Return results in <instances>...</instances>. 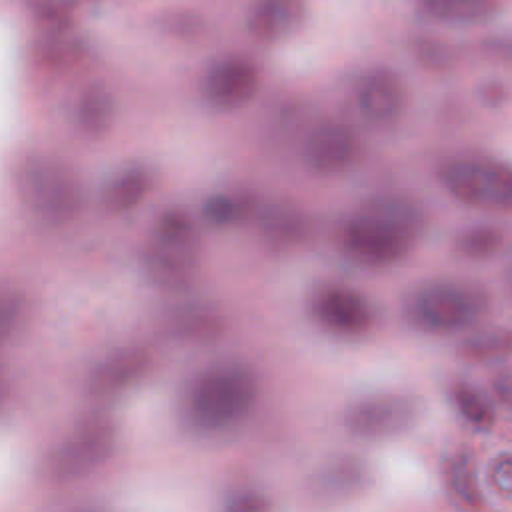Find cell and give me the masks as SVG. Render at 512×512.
Listing matches in <instances>:
<instances>
[{"label":"cell","mask_w":512,"mask_h":512,"mask_svg":"<svg viewBox=\"0 0 512 512\" xmlns=\"http://www.w3.org/2000/svg\"><path fill=\"white\" fill-rule=\"evenodd\" d=\"M428 230L424 204L404 192H380L348 210L334 232L338 254L366 270L406 260Z\"/></svg>","instance_id":"obj_1"},{"label":"cell","mask_w":512,"mask_h":512,"mask_svg":"<svg viewBox=\"0 0 512 512\" xmlns=\"http://www.w3.org/2000/svg\"><path fill=\"white\" fill-rule=\"evenodd\" d=\"M256 402V372L240 360H218L190 378L182 392L180 416L188 430L216 436L246 422Z\"/></svg>","instance_id":"obj_2"},{"label":"cell","mask_w":512,"mask_h":512,"mask_svg":"<svg viewBox=\"0 0 512 512\" xmlns=\"http://www.w3.org/2000/svg\"><path fill=\"white\" fill-rule=\"evenodd\" d=\"M20 204L46 228H64L84 208V188L70 164L48 152H30L14 166Z\"/></svg>","instance_id":"obj_3"},{"label":"cell","mask_w":512,"mask_h":512,"mask_svg":"<svg viewBox=\"0 0 512 512\" xmlns=\"http://www.w3.org/2000/svg\"><path fill=\"white\" fill-rule=\"evenodd\" d=\"M200 230L194 216L180 208H164L140 250V268L146 280L164 292L188 290L200 268Z\"/></svg>","instance_id":"obj_4"},{"label":"cell","mask_w":512,"mask_h":512,"mask_svg":"<svg viewBox=\"0 0 512 512\" xmlns=\"http://www.w3.org/2000/svg\"><path fill=\"white\" fill-rule=\"evenodd\" d=\"M490 308L492 296L482 284L464 278H434L406 294L402 314L414 330L444 336L472 328Z\"/></svg>","instance_id":"obj_5"},{"label":"cell","mask_w":512,"mask_h":512,"mask_svg":"<svg viewBox=\"0 0 512 512\" xmlns=\"http://www.w3.org/2000/svg\"><path fill=\"white\" fill-rule=\"evenodd\" d=\"M436 180L456 202L484 212H512V164L478 152L452 154L436 166Z\"/></svg>","instance_id":"obj_6"},{"label":"cell","mask_w":512,"mask_h":512,"mask_svg":"<svg viewBox=\"0 0 512 512\" xmlns=\"http://www.w3.org/2000/svg\"><path fill=\"white\" fill-rule=\"evenodd\" d=\"M116 424L106 414H88L68 432V436L48 456V476L70 482L92 474L114 452Z\"/></svg>","instance_id":"obj_7"},{"label":"cell","mask_w":512,"mask_h":512,"mask_svg":"<svg viewBox=\"0 0 512 512\" xmlns=\"http://www.w3.org/2000/svg\"><path fill=\"white\" fill-rule=\"evenodd\" d=\"M364 144L358 128L344 118L328 116L312 122L300 138L302 166L318 178L350 172L362 158Z\"/></svg>","instance_id":"obj_8"},{"label":"cell","mask_w":512,"mask_h":512,"mask_svg":"<svg viewBox=\"0 0 512 512\" xmlns=\"http://www.w3.org/2000/svg\"><path fill=\"white\" fill-rule=\"evenodd\" d=\"M306 310L318 328L340 338H358L374 326L370 300L344 282L326 280L316 284L308 294Z\"/></svg>","instance_id":"obj_9"},{"label":"cell","mask_w":512,"mask_h":512,"mask_svg":"<svg viewBox=\"0 0 512 512\" xmlns=\"http://www.w3.org/2000/svg\"><path fill=\"white\" fill-rule=\"evenodd\" d=\"M352 102L370 128L392 130L406 116L408 86L392 66L372 64L354 78Z\"/></svg>","instance_id":"obj_10"},{"label":"cell","mask_w":512,"mask_h":512,"mask_svg":"<svg viewBox=\"0 0 512 512\" xmlns=\"http://www.w3.org/2000/svg\"><path fill=\"white\" fill-rule=\"evenodd\" d=\"M262 84L260 66L242 52L214 58L200 78V98L214 112H236L246 108Z\"/></svg>","instance_id":"obj_11"},{"label":"cell","mask_w":512,"mask_h":512,"mask_svg":"<svg viewBox=\"0 0 512 512\" xmlns=\"http://www.w3.org/2000/svg\"><path fill=\"white\" fill-rule=\"evenodd\" d=\"M418 418V404L404 394H376L348 408L346 428L366 440H384L404 434Z\"/></svg>","instance_id":"obj_12"},{"label":"cell","mask_w":512,"mask_h":512,"mask_svg":"<svg viewBox=\"0 0 512 512\" xmlns=\"http://www.w3.org/2000/svg\"><path fill=\"white\" fill-rule=\"evenodd\" d=\"M252 222L260 244L276 254L294 252L312 236V220L308 212L290 200L260 204Z\"/></svg>","instance_id":"obj_13"},{"label":"cell","mask_w":512,"mask_h":512,"mask_svg":"<svg viewBox=\"0 0 512 512\" xmlns=\"http://www.w3.org/2000/svg\"><path fill=\"white\" fill-rule=\"evenodd\" d=\"M148 370V350L140 346H124L96 362L86 378V390L96 400H112L134 388Z\"/></svg>","instance_id":"obj_14"},{"label":"cell","mask_w":512,"mask_h":512,"mask_svg":"<svg viewBox=\"0 0 512 512\" xmlns=\"http://www.w3.org/2000/svg\"><path fill=\"white\" fill-rule=\"evenodd\" d=\"M304 18L306 0H252L246 28L254 40L276 44L296 34Z\"/></svg>","instance_id":"obj_15"},{"label":"cell","mask_w":512,"mask_h":512,"mask_svg":"<svg viewBox=\"0 0 512 512\" xmlns=\"http://www.w3.org/2000/svg\"><path fill=\"white\" fill-rule=\"evenodd\" d=\"M156 182L154 170L138 160L116 168L100 190V204L112 216H122L136 210L152 192Z\"/></svg>","instance_id":"obj_16"},{"label":"cell","mask_w":512,"mask_h":512,"mask_svg":"<svg viewBox=\"0 0 512 512\" xmlns=\"http://www.w3.org/2000/svg\"><path fill=\"white\" fill-rule=\"evenodd\" d=\"M116 120V100L102 84L86 86L72 106V124L88 140H102L110 134Z\"/></svg>","instance_id":"obj_17"},{"label":"cell","mask_w":512,"mask_h":512,"mask_svg":"<svg viewBox=\"0 0 512 512\" xmlns=\"http://www.w3.org/2000/svg\"><path fill=\"white\" fill-rule=\"evenodd\" d=\"M412 6L426 22L474 26L492 20L502 8V0H412Z\"/></svg>","instance_id":"obj_18"},{"label":"cell","mask_w":512,"mask_h":512,"mask_svg":"<svg viewBox=\"0 0 512 512\" xmlns=\"http://www.w3.org/2000/svg\"><path fill=\"white\" fill-rule=\"evenodd\" d=\"M166 328L178 340L210 342L220 336L224 320L220 312L206 302H184L168 312Z\"/></svg>","instance_id":"obj_19"},{"label":"cell","mask_w":512,"mask_h":512,"mask_svg":"<svg viewBox=\"0 0 512 512\" xmlns=\"http://www.w3.org/2000/svg\"><path fill=\"white\" fill-rule=\"evenodd\" d=\"M258 206V198L248 190H220L202 202L200 214L208 226L226 230L254 220Z\"/></svg>","instance_id":"obj_20"},{"label":"cell","mask_w":512,"mask_h":512,"mask_svg":"<svg viewBox=\"0 0 512 512\" xmlns=\"http://www.w3.org/2000/svg\"><path fill=\"white\" fill-rule=\"evenodd\" d=\"M506 232L494 224H472L456 232L452 250L456 256L472 262H482L498 256L506 246Z\"/></svg>","instance_id":"obj_21"},{"label":"cell","mask_w":512,"mask_h":512,"mask_svg":"<svg viewBox=\"0 0 512 512\" xmlns=\"http://www.w3.org/2000/svg\"><path fill=\"white\" fill-rule=\"evenodd\" d=\"M444 482L452 498L464 508H478L480 506V486L476 480L474 462L468 454L460 452L446 460L444 464Z\"/></svg>","instance_id":"obj_22"},{"label":"cell","mask_w":512,"mask_h":512,"mask_svg":"<svg viewBox=\"0 0 512 512\" xmlns=\"http://www.w3.org/2000/svg\"><path fill=\"white\" fill-rule=\"evenodd\" d=\"M364 480L366 476H364L362 462L340 460L326 466L324 472L318 476L316 484L320 492L326 496H348V494H354Z\"/></svg>","instance_id":"obj_23"},{"label":"cell","mask_w":512,"mask_h":512,"mask_svg":"<svg viewBox=\"0 0 512 512\" xmlns=\"http://www.w3.org/2000/svg\"><path fill=\"white\" fill-rule=\"evenodd\" d=\"M450 400L458 414L476 428H488L494 422V410L490 402L470 384L456 382L450 388Z\"/></svg>","instance_id":"obj_24"},{"label":"cell","mask_w":512,"mask_h":512,"mask_svg":"<svg viewBox=\"0 0 512 512\" xmlns=\"http://www.w3.org/2000/svg\"><path fill=\"white\" fill-rule=\"evenodd\" d=\"M410 52L422 68L432 72H446L456 64V48L438 36H414L410 42Z\"/></svg>","instance_id":"obj_25"},{"label":"cell","mask_w":512,"mask_h":512,"mask_svg":"<svg viewBox=\"0 0 512 512\" xmlns=\"http://www.w3.org/2000/svg\"><path fill=\"white\" fill-rule=\"evenodd\" d=\"M28 312V300L20 290H0V348H4L20 330Z\"/></svg>","instance_id":"obj_26"},{"label":"cell","mask_w":512,"mask_h":512,"mask_svg":"<svg viewBox=\"0 0 512 512\" xmlns=\"http://www.w3.org/2000/svg\"><path fill=\"white\" fill-rule=\"evenodd\" d=\"M462 350L468 358H476V360L504 356L512 352V332L492 330V332L476 334L474 338H468L464 342Z\"/></svg>","instance_id":"obj_27"},{"label":"cell","mask_w":512,"mask_h":512,"mask_svg":"<svg viewBox=\"0 0 512 512\" xmlns=\"http://www.w3.org/2000/svg\"><path fill=\"white\" fill-rule=\"evenodd\" d=\"M160 28L176 40H196L204 32V22L194 12L172 10L160 18Z\"/></svg>","instance_id":"obj_28"},{"label":"cell","mask_w":512,"mask_h":512,"mask_svg":"<svg viewBox=\"0 0 512 512\" xmlns=\"http://www.w3.org/2000/svg\"><path fill=\"white\" fill-rule=\"evenodd\" d=\"M28 8L40 22L58 28L68 26L74 14L72 0H30Z\"/></svg>","instance_id":"obj_29"},{"label":"cell","mask_w":512,"mask_h":512,"mask_svg":"<svg viewBox=\"0 0 512 512\" xmlns=\"http://www.w3.org/2000/svg\"><path fill=\"white\" fill-rule=\"evenodd\" d=\"M488 480L502 496H512V454H498L488 466Z\"/></svg>","instance_id":"obj_30"},{"label":"cell","mask_w":512,"mask_h":512,"mask_svg":"<svg viewBox=\"0 0 512 512\" xmlns=\"http://www.w3.org/2000/svg\"><path fill=\"white\" fill-rule=\"evenodd\" d=\"M480 52L490 60L512 64V34H494L482 38Z\"/></svg>","instance_id":"obj_31"},{"label":"cell","mask_w":512,"mask_h":512,"mask_svg":"<svg viewBox=\"0 0 512 512\" xmlns=\"http://www.w3.org/2000/svg\"><path fill=\"white\" fill-rule=\"evenodd\" d=\"M492 388H494L496 396H498L504 404L512 406V366H508V368H504L502 372L496 374Z\"/></svg>","instance_id":"obj_32"},{"label":"cell","mask_w":512,"mask_h":512,"mask_svg":"<svg viewBox=\"0 0 512 512\" xmlns=\"http://www.w3.org/2000/svg\"><path fill=\"white\" fill-rule=\"evenodd\" d=\"M264 504L252 496V494H244L240 498H236L234 502H230L228 506V512H262Z\"/></svg>","instance_id":"obj_33"},{"label":"cell","mask_w":512,"mask_h":512,"mask_svg":"<svg viewBox=\"0 0 512 512\" xmlns=\"http://www.w3.org/2000/svg\"><path fill=\"white\" fill-rule=\"evenodd\" d=\"M484 100L488 104H498L504 100V86L502 84H488L484 88Z\"/></svg>","instance_id":"obj_34"},{"label":"cell","mask_w":512,"mask_h":512,"mask_svg":"<svg viewBox=\"0 0 512 512\" xmlns=\"http://www.w3.org/2000/svg\"><path fill=\"white\" fill-rule=\"evenodd\" d=\"M504 288H506V292H508V296L512 300V262H510V266L504 272Z\"/></svg>","instance_id":"obj_35"},{"label":"cell","mask_w":512,"mask_h":512,"mask_svg":"<svg viewBox=\"0 0 512 512\" xmlns=\"http://www.w3.org/2000/svg\"><path fill=\"white\" fill-rule=\"evenodd\" d=\"M6 380H4V376H2V372H0V406L4 404V400H6Z\"/></svg>","instance_id":"obj_36"}]
</instances>
